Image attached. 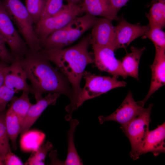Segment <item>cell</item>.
<instances>
[{
  "mask_svg": "<svg viewBox=\"0 0 165 165\" xmlns=\"http://www.w3.org/2000/svg\"><path fill=\"white\" fill-rule=\"evenodd\" d=\"M81 13V4L68 3L58 14L40 20L34 27L39 41L66 25Z\"/></svg>",
  "mask_w": 165,
  "mask_h": 165,
  "instance_id": "52a82bcc",
  "label": "cell"
},
{
  "mask_svg": "<svg viewBox=\"0 0 165 165\" xmlns=\"http://www.w3.org/2000/svg\"><path fill=\"white\" fill-rule=\"evenodd\" d=\"M20 136L21 149L24 151L29 152L35 151L41 146L45 135L41 132L32 130H28Z\"/></svg>",
  "mask_w": 165,
  "mask_h": 165,
  "instance_id": "44dd1931",
  "label": "cell"
},
{
  "mask_svg": "<svg viewBox=\"0 0 165 165\" xmlns=\"http://www.w3.org/2000/svg\"><path fill=\"white\" fill-rule=\"evenodd\" d=\"M53 147L52 143L47 141L40 146L37 150L32 152V153L25 163V165H44L45 159L48 152Z\"/></svg>",
  "mask_w": 165,
  "mask_h": 165,
  "instance_id": "d4e9b609",
  "label": "cell"
},
{
  "mask_svg": "<svg viewBox=\"0 0 165 165\" xmlns=\"http://www.w3.org/2000/svg\"><path fill=\"white\" fill-rule=\"evenodd\" d=\"M27 76L20 61H14L7 67L4 85L15 93L20 91L33 94V90L27 83Z\"/></svg>",
  "mask_w": 165,
  "mask_h": 165,
  "instance_id": "4fadbf2b",
  "label": "cell"
},
{
  "mask_svg": "<svg viewBox=\"0 0 165 165\" xmlns=\"http://www.w3.org/2000/svg\"><path fill=\"white\" fill-rule=\"evenodd\" d=\"M79 122L76 119L70 120V127L67 133L68 153L64 165H83L82 161L76 151L74 142V134Z\"/></svg>",
  "mask_w": 165,
  "mask_h": 165,
  "instance_id": "d6986e66",
  "label": "cell"
},
{
  "mask_svg": "<svg viewBox=\"0 0 165 165\" xmlns=\"http://www.w3.org/2000/svg\"><path fill=\"white\" fill-rule=\"evenodd\" d=\"M156 0H152L151 3H152L153 2H154Z\"/></svg>",
  "mask_w": 165,
  "mask_h": 165,
  "instance_id": "d590c367",
  "label": "cell"
},
{
  "mask_svg": "<svg viewBox=\"0 0 165 165\" xmlns=\"http://www.w3.org/2000/svg\"><path fill=\"white\" fill-rule=\"evenodd\" d=\"M148 38L154 43L155 48H165V33L162 29L156 27H149V28L143 36Z\"/></svg>",
  "mask_w": 165,
  "mask_h": 165,
  "instance_id": "4316f807",
  "label": "cell"
},
{
  "mask_svg": "<svg viewBox=\"0 0 165 165\" xmlns=\"http://www.w3.org/2000/svg\"><path fill=\"white\" fill-rule=\"evenodd\" d=\"M85 13L77 16L63 28L39 41L42 50L60 49L72 44L84 33L92 28L98 19Z\"/></svg>",
  "mask_w": 165,
  "mask_h": 165,
  "instance_id": "3957f363",
  "label": "cell"
},
{
  "mask_svg": "<svg viewBox=\"0 0 165 165\" xmlns=\"http://www.w3.org/2000/svg\"><path fill=\"white\" fill-rule=\"evenodd\" d=\"M4 165L3 161L0 158V165Z\"/></svg>",
  "mask_w": 165,
  "mask_h": 165,
  "instance_id": "e575fe53",
  "label": "cell"
},
{
  "mask_svg": "<svg viewBox=\"0 0 165 165\" xmlns=\"http://www.w3.org/2000/svg\"><path fill=\"white\" fill-rule=\"evenodd\" d=\"M8 64L0 61V87L4 85L5 77L6 73Z\"/></svg>",
  "mask_w": 165,
  "mask_h": 165,
  "instance_id": "d6a6232c",
  "label": "cell"
},
{
  "mask_svg": "<svg viewBox=\"0 0 165 165\" xmlns=\"http://www.w3.org/2000/svg\"><path fill=\"white\" fill-rule=\"evenodd\" d=\"M90 34L84 37L76 44L60 49L42 50L40 52L53 62L70 83L72 96L70 104L66 108L72 116L82 89L80 83L85 69L89 64L94 63V57L88 51L90 44Z\"/></svg>",
  "mask_w": 165,
  "mask_h": 165,
  "instance_id": "6da1fadb",
  "label": "cell"
},
{
  "mask_svg": "<svg viewBox=\"0 0 165 165\" xmlns=\"http://www.w3.org/2000/svg\"><path fill=\"white\" fill-rule=\"evenodd\" d=\"M119 23L115 27L116 50L126 48L135 39L144 36L149 28L148 25L132 24L123 18L119 19Z\"/></svg>",
  "mask_w": 165,
  "mask_h": 165,
  "instance_id": "8fae6325",
  "label": "cell"
},
{
  "mask_svg": "<svg viewBox=\"0 0 165 165\" xmlns=\"http://www.w3.org/2000/svg\"><path fill=\"white\" fill-rule=\"evenodd\" d=\"M145 103L142 101H136L130 91L122 103L112 114L107 116L98 117L100 124L107 121H113L123 126L139 115L144 110Z\"/></svg>",
  "mask_w": 165,
  "mask_h": 165,
  "instance_id": "9c48e42d",
  "label": "cell"
},
{
  "mask_svg": "<svg viewBox=\"0 0 165 165\" xmlns=\"http://www.w3.org/2000/svg\"><path fill=\"white\" fill-rule=\"evenodd\" d=\"M114 10L118 13L129 0H109Z\"/></svg>",
  "mask_w": 165,
  "mask_h": 165,
  "instance_id": "1f68e13d",
  "label": "cell"
},
{
  "mask_svg": "<svg viewBox=\"0 0 165 165\" xmlns=\"http://www.w3.org/2000/svg\"><path fill=\"white\" fill-rule=\"evenodd\" d=\"M0 34L9 46L14 61H21L29 48L16 30L2 2L0 0Z\"/></svg>",
  "mask_w": 165,
  "mask_h": 165,
  "instance_id": "ba28073f",
  "label": "cell"
},
{
  "mask_svg": "<svg viewBox=\"0 0 165 165\" xmlns=\"http://www.w3.org/2000/svg\"><path fill=\"white\" fill-rule=\"evenodd\" d=\"M64 0H45L40 20L53 16L59 13L64 5Z\"/></svg>",
  "mask_w": 165,
  "mask_h": 165,
  "instance_id": "83f0119b",
  "label": "cell"
},
{
  "mask_svg": "<svg viewBox=\"0 0 165 165\" xmlns=\"http://www.w3.org/2000/svg\"><path fill=\"white\" fill-rule=\"evenodd\" d=\"M145 48H138L134 46L130 48L131 52L127 53L123 58L121 64L127 75L138 80V67L141 57Z\"/></svg>",
  "mask_w": 165,
  "mask_h": 165,
  "instance_id": "ac0fdd59",
  "label": "cell"
},
{
  "mask_svg": "<svg viewBox=\"0 0 165 165\" xmlns=\"http://www.w3.org/2000/svg\"><path fill=\"white\" fill-rule=\"evenodd\" d=\"M6 43L5 39L0 34V61L11 64L14 61V59L6 47Z\"/></svg>",
  "mask_w": 165,
  "mask_h": 165,
  "instance_id": "f546056e",
  "label": "cell"
},
{
  "mask_svg": "<svg viewBox=\"0 0 165 165\" xmlns=\"http://www.w3.org/2000/svg\"><path fill=\"white\" fill-rule=\"evenodd\" d=\"M2 2L28 48L33 51H40L42 49L35 32L34 23L21 0H3Z\"/></svg>",
  "mask_w": 165,
  "mask_h": 165,
  "instance_id": "277c9868",
  "label": "cell"
},
{
  "mask_svg": "<svg viewBox=\"0 0 165 165\" xmlns=\"http://www.w3.org/2000/svg\"><path fill=\"white\" fill-rule=\"evenodd\" d=\"M94 51V62L100 71L107 72L117 78H126L127 76L122 67L121 61L115 57L114 51L105 46L92 45Z\"/></svg>",
  "mask_w": 165,
  "mask_h": 165,
  "instance_id": "30bf717a",
  "label": "cell"
},
{
  "mask_svg": "<svg viewBox=\"0 0 165 165\" xmlns=\"http://www.w3.org/2000/svg\"><path fill=\"white\" fill-rule=\"evenodd\" d=\"M158 126L155 129L149 131L142 149L141 155L148 152L157 156L165 151V124Z\"/></svg>",
  "mask_w": 165,
  "mask_h": 165,
  "instance_id": "e0dca14e",
  "label": "cell"
},
{
  "mask_svg": "<svg viewBox=\"0 0 165 165\" xmlns=\"http://www.w3.org/2000/svg\"><path fill=\"white\" fill-rule=\"evenodd\" d=\"M153 105L150 104L139 115L125 125L120 127L128 138L131 145L130 156L134 160L138 159L141 155L143 145L148 133L151 121V109Z\"/></svg>",
  "mask_w": 165,
  "mask_h": 165,
  "instance_id": "5b68a950",
  "label": "cell"
},
{
  "mask_svg": "<svg viewBox=\"0 0 165 165\" xmlns=\"http://www.w3.org/2000/svg\"><path fill=\"white\" fill-rule=\"evenodd\" d=\"M146 16L149 27H156L162 29L165 25V0H156Z\"/></svg>",
  "mask_w": 165,
  "mask_h": 165,
  "instance_id": "ffe728a7",
  "label": "cell"
},
{
  "mask_svg": "<svg viewBox=\"0 0 165 165\" xmlns=\"http://www.w3.org/2000/svg\"><path fill=\"white\" fill-rule=\"evenodd\" d=\"M83 76L85 83L77 101L76 110L85 101L98 97L113 89L125 86L127 84L126 82L119 81L115 77L96 75L87 71H84Z\"/></svg>",
  "mask_w": 165,
  "mask_h": 165,
  "instance_id": "8992f818",
  "label": "cell"
},
{
  "mask_svg": "<svg viewBox=\"0 0 165 165\" xmlns=\"http://www.w3.org/2000/svg\"><path fill=\"white\" fill-rule=\"evenodd\" d=\"M29 93L23 91L21 95L19 97H13L11 99L10 108L19 118L21 123L27 114L32 104L29 97Z\"/></svg>",
  "mask_w": 165,
  "mask_h": 165,
  "instance_id": "603a6c76",
  "label": "cell"
},
{
  "mask_svg": "<svg viewBox=\"0 0 165 165\" xmlns=\"http://www.w3.org/2000/svg\"><path fill=\"white\" fill-rule=\"evenodd\" d=\"M68 2V3L73 4H79V3L82 2L83 0H66Z\"/></svg>",
  "mask_w": 165,
  "mask_h": 165,
  "instance_id": "836d02e7",
  "label": "cell"
},
{
  "mask_svg": "<svg viewBox=\"0 0 165 165\" xmlns=\"http://www.w3.org/2000/svg\"><path fill=\"white\" fill-rule=\"evenodd\" d=\"M3 163L6 165H23V163L19 157L12 153L11 151L7 153L5 156Z\"/></svg>",
  "mask_w": 165,
  "mask_h": 165,
  "instance_id": "4dcf8cb0",
  "label": "cell"
},
{
  "mask_svg": "<svg viewBox=\"0 0 165 165\" xmlns=\"http://www.w3.org/2000/svg\"><path fill=\"white\" fill-rule=\"evenodd\" d=\"M15 93L4 85L0 87V112L4 111L7 105L11 101Z\"/></svg>",
  "mask_w": 165,
  "mask_h": 165,
  "instance_id": "f1b7e54d",
  "label": "cell"
},
{
  "mask_svg": "<svg viewBox=\"0 0 165 165\" xmlns=\"http://www.w3.org/2000/svg\"><path fill=\"white\" fill-rule=\"evenodd\" d=\"M81 7L82 13L96 17L101 16L112 20H119L120 19L109 0H83Z\"/></svg>",
  "mask_w": 165,
  "mask_h": 165,
  "instance_id": "2e32d148",
  "label": "cell"
},
{
  "mask_svg": "<svg viewBox=\"0 0 165 165\" xmlns=\"http://www.w3.org/2000/svg\"><path fill=\"white\" fill-rule=\"evenodd\" d=\"M155 48V57L151 65L150 86L146 96L142 100L145 103L153 94L165 84V48Z\"/></svg>",
  "mask_w": 165,
  "mask_h": 165,
  "instance_id": "5bb4252c",
  "label": "cell"
},
{
  "mask_svg": "<svg viewBox=\"0 0 165 165\" xmlns=\"http://www.w3.org/2000/svg\"><path fill=\"white\" fill-rule=\"evenodd\" d=\"M112 21L104 18L98 19L92 28L90 44L108 47L116 50L115 27Z\"/></svg>",
  "mask_w": 165,
  "mask_h": 165,
  "instance_id": "7c38bea8",
  "label": "cell"
},
{
  "mask_svg": "<svg viewBox=\"0 0 165 165\" xmlns=\"http://www.w3.org/2000/svg\"><path fill=\"white\" fill-rule=\"evenodd\" d=\"M5 123L9 139L13 148L16 149L17 136L20 133L22 124L18 116L10 108L6 113Z\"/></svg>",
  "mask_w": 165,
  "mask_h": 165,
  "instance_id": "7402d4cb",
  "label": "cell"
},
{
  "mask_svg": "<svg viewBox=\"0 0 165 165\" xmlns=\"http://www.w3.org/2000/svg\"><path fill=\"white\" fill-rule=\"evenodd\" d=\"M20 63L30 81L37 101L45 93H57L67 96L72 100L71 85L65 76L57 70L40 51L29 49Z\"/></svg>",
  "mask_w": 165,
  "mask_h": 165,
  "instance_id": "7a4b0ae2",
  "label": "cell"
},
{
  "mask_svg": "<svg viewBox=\"0 0 165 165\" xmlns=\"http://www.w3.org/2000/svg\"><path fill=\"white\" fill-rule=\"evenodd\" d=\"M45 0H25V7L34 24L41 20Z\"/></svg>",
  "mask_w": 165,
  "mask_h": 165,
  "instance_id": "484cf974",
  "label": "cell"
},
{
  "mask_svg": "<svg viewBox=\"0 0 165 165\" xmlns=\"http://www.w3.org/2000/svg\"><path fill=\"white\" fill-rule=\"evenodd\" d=\"M6 113L0 112V158L3 162L5 155L11 151L5 123Z\"/></svg>",
  "mask_w": 165,
  "mask_h": 165,
  "instance_id": "cb8c5ba5",
  "label": "cell"
},
{
  "mask_svg": "<svg viewBox=\"0 0 165 165\" xmlns=\"http://www.w3.org/2000/svg\"><path fill=\"white\" fill-rule=\"evenodd\" d=\"M60 95L57 93H49L46 96L36 101V104L32 105L23 121L20 136L29 130L48 106L56 104Z\"/></svg>",
  "mask_w": 165,
  "mask_h": 165,
  "instance_id": "9a60e30c",
  "label": "cell"
}]
</instances>
